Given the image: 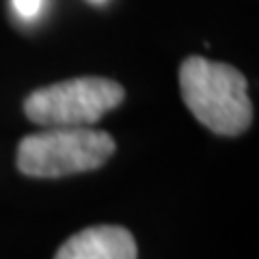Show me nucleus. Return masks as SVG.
I'll use <instances>...</instances> for the list:
<instances>
[{"instance_id":"obj_1","label":"nucleus","mask_w":259,"mask_h":259,"mask_svg":"<svg viewBox=\"0 0 259 259\" xmlns=\"http://www.w3.org/2000/svg\"><path fill=\"white\" fill-rule=\"evenodd\" d=\"M180 91L194 119L216 134L238 136L253 123L248 82L227 63L188 56L180 65Z\"/></svg>"},{"instance_id":"obj_2","label":"nucleus","mask_w":259,"mask_h":259,"mask_svg":"<svg viewBox=\"0 0 259 259\" xmlns=\"http://www.w3.org/2000/svg\"><path fill=\"white\" fill-rule=\"evenodd\" d=\"M115 139L95 127H44L18 145V168L28 177H65L100 168L115 153Z\"/></svg>"},{"instance_id":"obj_3","label":"nucleus","mask_w":259,"mask_h":259,"mask_svg":"<svg viewBox=\"0 0 259 259\" xmlns=\"http://www.w3.org/2000/svg\"><path fill=\"white\" fill-rule=\"evenodd\" d=\"M123 97V87L115 80L84 76L32 91L24 100V112L32 123L44 127H93Z\"/></svg>"},{"instance_id":"obj_4","label":"nucleus","mask_w":259,"mask_h":259,"mask_svg":"<svg viewBox=\"0 0 259 259\" xmlns=\"http://www.w3.org/2000/svg\"><path fill=\"white\" fill-rule=\"evenodd\" d=\"M134 236L119 225H93L65 240L54 259H136Z\"/></svg>"},{"instance_id":"obj_5","label":"nucleus","mask_w":259,"mask_h":259,"mask_svg":"<svg viewBox=\"0 0 259 259\" xmlns=\"http://www.w3.org/2000/svg\"><path fill=\"white\" fill-rule=\"evenodd\" d=\"M15 13L20 15L22 20H35L39 18V13L44 9V0H11Z\"/></svg>"},{"instance_id":"obj_6","label":"nucleus","mask_w":259,"mask_h":259,"mask_svg":"<svg viewBox=\"0 0 259 259\" xmlns=\"http://www.w3.org/2000/svg\"><path fill=\"white\" fill-rule=\"evenodd\" d=\"M93 3H102V0H93Z\"/></svg>"}]
</instances>
